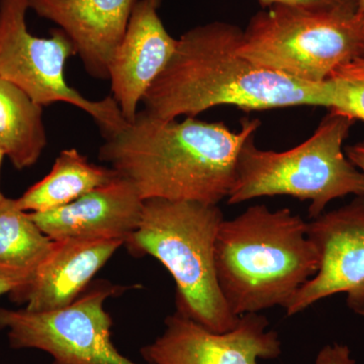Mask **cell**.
Here are the masks:
<instances>
[{
	"label": "cell",
	"instance_id": "obj_1",
	"mask_svg": "<svg viewBox=\"0 0 364 364\" xmlns=\"http://www.w3.org/2000/svg\"><path fill=\"white\" fill-rule=\"evenodd\" d=\"M257 119L241 121L240 131L223 122L163 119L146 111L109 138L98 151L143 200L162 198L219 205L228 198L242 147L259 129Z\"/></svg>",
	"mask_w": 364,
	"mask_h": 364
},
{
	"label": "cell",
	"instance_id": "obj_2",
	"mask_svg": "<svg viewBox=\"0 0 364 364\" xmlns=\"http://www.w3.org/2000/svg\"><path fill=\"white\" fill-rule=\"evenodd\" d=\"M242 33L239 26L224 21L184 33L168 64L144 95V111L174 119L221 105L244 111L327 107L325 82H299L240 56L237 49Z\"/></svg>",
	"mask_w": 364,
	"mask_h": 364
},
{
	"label": "cell",
	"instance_id": "obj_3",
	"mask_svg": "<svg viewBox=\"0 0 364 364\" xmlns=\"http://www.w3.org/2000/svg\"><path fill=\"white\" fill-rule=\"evenodd\" d=\"M320 257L308 223L289 208L251 205L225 220L215 241V270L235 315L286 308L318 272Z\"/></svg>",
	"mask_w": 364,
	"mask_h": 364
},
{
	"label": "cell",
	"instance_id": "obj_4",
	"mask_svg": "<svg viewBox=\"0 0 364 364\" xmlns=\"http://www.w3.org/2000/svg\"><path fill=\"white\" fill-rule=\"evenodd\" d=\"M224 215L218 205L144 200L138 229L124 245L134 256L156 258L176 284V312L213 332L236 327L215 270V241Z\"/></svg>",
	"mask_w": 364,
	"mask_h": 364
},
{
	"label": "cell",
	"instance_id": "obj_5",
	"mask_svg": "<svg viewBox=\"0 0 364 364\" xmlns=\"http://www.w3.org/2000/svg\"><path fill=\"white\" fill-rule=\"evenodd\" d=\"M356 119L330 109L305 142L282 152L256 147L254 136L242 147L229 205L262 196H289L310 200L309 218L326 212L332 200L364 196V174L343 151Z\"/></svg>",
	"mask_w": 364,
	"mask_h": 364
},
{
	"label": "cell",
	"instance_id": "obj_6",
	"mask_svg": "<svg viewBox=\"0 0 364 364\" xmlns=\"http://www.w3.org/2000/svg\"><path fill=\"white\" fill-rule=\"evenodd\" d=\"M237 52L256 65L318 85L364 57V23L356 14L273 6L251 18Z\"/></svg>",
	"mask_w": 364,
	"mask_h": 364
},
{
	"label": "cell",
	"instance_id": "obj_7",
	"mask_svg": "<svg viewBox=\"0 0 364 364\" xmlns=\"http://www.w3.org/2000/svg\"><path fill=\"white\" fill-rule=\"evenodd\" d=\"M30 0H0V77L18 86L36 104L65 102L90 114L105 139L128 122L114 98L91 100L67 83V60L76 56L70 38L53 28L49 38L33 36L26 26Z\"/></svg>",
	"mask_w": 364,
	"mask_h": 364
},
{
	"label": "cell",
	"instance_id": "obj_8",
	"mask_svg": "<svg viewBox=\"0 0 364 364\" xmlns=\"http://www.w3.org/2000/svg\"><path fill=\"white\" fill-rule=\"evenodd\" d=\"M128 287L91 282L76 301L48 312L0 308V331L14 349H38L53 364H139L119 353L112 341V318L105 303Z\"/></svg>",
	"mask_w": 364,
	"mask_h": 364
},
{
	"label": "cell",
	"instance_id": "obj_9",
	"mask_svg": "<svg viewBox=\"0 0 364 364\" xmlns=\"http://www.w3.org/2000/svg\"><path fill=\"white\" fill-rule=\"evenodd\" d=\"M308 237L320 257L318 272L287 304V316L345 294L347 306L364 317V196L309 222Z\"/></svg>",
	"mask_w": 364,
	"mask_h": 364
},
{
	"label": "cell",
	"instance_id": "obj_10",
	"mask_svg": "<svg viewBox=\"0 0 364 364\" xmlns=\"http://www.w3.org/2000/svg\"><path fill=\"white\" fill-rule=\"evenodd\" d=\"M260 313L244 314L234 329L210 331L177 312L165 318V329L141 349L148 364H259L282 354V341Z\"/></svg>",
	"mask_w": 364,
	"mask_h": 364
},
{
	"label": "cell",
	"instance_id": "obj_11",
	"mask_svg": "<svg viewBox=\"0 0 364 364\" xmlns=\"http://www.w3.org/2000/svg\"><path fill=\"white\" fill-rule=\"evenodd\" d=\"M161 0H138L109 66L112 97L128 123L152 83L173 56L177 40L163 25Z\"/></svg>",
	"mask_w": 364,
	"mask_h": 364
},
{
	"label": "cell",
	"instance_id": "obj_12",
	"mask_svg": "<svg viewBox=\"0 0 364 364\" xmlns=\"http://www.w3.org/2000/svg\"><path fill=\"white\" fill-rule=\"evenodd\" d=\"M138 0H30V9L67 33L91 77L109 80V66Z\"/></svg>",
	"mask_w": 364,
	"mask_h": 364
},
{
	"label": "cell",
	"instance_id": "obj_13",
	"mask_svg": "<svg viewBox=\"0 0 364 364\" xmlns=\"http://www.w3.org/2000/svg\"><path fill=\"white\" fill-rule=\"evenodd\" d=\"M144 200L126 179L93 189L63 207L32 214L33 221L53 241L122 240L138 229Z\"/></svg>",
	"mask_w": 364,
	"mask_h": 364
},
{
	"label": "cell",
	"instance_id": "obj_14",
	"mask_svg": "<svg viewBox=\"0 0 364 364\" xmlns=\"http://www.w3.org/2000/svg\"><path fill=\"white\" fill-rule=\"evenodd\" d=\"M123 245L122 240L54 241L51 252L35 274L11 291L9 299L31 312L65 308L85 293L93 277Z\"/></svg>",
	"mask_w": 364,
	"mask_h": 364
},
{
	"label": "cell",
	"instance_id": "obj_15",
	"mask_svg": "<svg viewBox=\"0 0 364 364\" xmlns=\"http://www.w3.org/2000/svg\"><path fill=\"white\" fill-rule=\"evenodd\" d=\"M119 176L111 167L90 162L76 149L63 150L49 174L16 198V205L32 214L48 212L74 202Z\"/></svg>",
	"mask_w": 364,
	"mask_h": 364
},
{
	"label": "cell",
	"instance_id": "obj_16",
	"mask_svg": "<svg viewBox=\"0 0 364 364\" xmlns=\"http://www.w3.org/2000/svg\"><path fill=\"white\" fill-rule=\"evenodd\" d=\"M43 107L0 77V150L14 168L33 166L47 146Z\"/></svg>",
	"mask_w": 364,
	"mask_h": 364
},
{
	"label": "cell",
	"instance_id": "obj_17",
	"mask_svg": "<svg viewBox=\"0 0 364 364\" xmlns=\"http://www.w3.org/2000/svg\"><path fill=\"white\" fill-rule=\"evenodd\" d=\"M53 246L54 241L16 200L6 198L0 203V275L21 286L35 274Z\"/></svg>",
	"mask_w": 364,
	"mask_h": 364
},
{
	"label": "cell",
	"instance_id": "obj_18",
	"mask_svg": "<svg viewBox=\"0 0 364 364\" xmlns=\"http://www.w3.org/2000/svg\"><path fill=\"white\" fill-rule=\"evenodd\" d=\"M325 87L327 109L364 121V57L337 69Z\"/></svg>",
	"mask_w": 364,
	"mask_h": 364
},
{
	"label": "cell",
	"instance_id": "obj_19",
	"mask_svg": "<svg viewBox=\"0 0 364 364\" xmlns=\"http://www.w3.org/2000/svg\"><path fill=\"white\" fill-rule=\"evenodd\" d=\"M258 2L262 9L284 6L346 16L355 14L358 4V0H258Z\"/></svg>",
	"mask_w": 364,
	"mask_h": 364
},
{
	"label": "cell",
	"instance_id": "obj_20",
	"mask_svg": "<svg viewBox=\"0 0 364 364\" xmlns=\"http://www.w3.org/2000/svg\"><path fill=\"white\" fill-rule=\"evenodd\" d=\"M315 364H356L352 358L350 348L347 345L334 343L326 345L318 351Z\"/></svg>",
	"mask_w": 364,
	"mask_h": 364
},
{
	"label": "cell",
	"instance_id": "obj_21",
	"mask_svg": "<svg viewBox=\"0 0 364 364\" xmlns=\"http://www.w3.org/2000/svg\"><path fill=\"white\" fill-rule=\"evenodd\" d=\"M345 154L364 174V141L345 148Z\"/></svg>",
	"mask_w": 364,
	"mask_h": 364
},
{
	"label": "cell",
	"instance_id": "obj_22",
	"mask_svg": "<svg viewBox=\"0 0 364 364\" xmlns=\"http://www.w3.org/2000/svg\"><path fill=\"white\" fill-rule=\"evenodd\" d=\"M20 286L21 282H18V280L0 275V296H4V294H9L11 291H14L16 287Z\"/></svg>",
	"mask_w": 364,
	"mask_h": 364
},
{
	"label": "cell",
	"instance_id": "obj_23",
	"mask_svg": "<svg viewBox=\"0 0 364 364\" xmlns=\"http://www.w3.org/2000/svg\"><path fill=\"white\" fill-rule=\"evenodd\" d=\"M356 16L363 21L364 23V0H358V11H356Z\"/></svg>",
	"mask_w": 364,
	"mask_h": 364
},
{
	"label": "cell",
	"instance_id": "obj_24",
	"mask_svg": "<svg viewBox=\"0 0 364 364\" xmlns=\"http://www.w3.org/2000/svg\"><path fill=\"white\" fill-rule=\"evenodd\" d=\"M4 157L6 156H4V152H2L1 150H0V172H1V165L2 161H4ZM6 196H4V193H2L1 189H0V203H1L2 200H6Z\"/></svg>",
	"mask_w": 364,
	"mask_h": 364
}]
</instances>
